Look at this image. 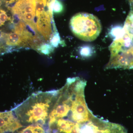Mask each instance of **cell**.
I'll return each instance as SVG.
<instances>
[{
	"label": "cell",
	"mask_w": 133,
	"mask_h": 133,
	"mask_svg": "<svg viewBox=\"0 0 133 133\" xmlns=\"http://www.w3.org/2000/svg\"><path fill=\"white\" fill-rule=\"evenodd\" d=\"M86 81L78 77L69 78L58 90L56 100L48 119V125L58 119L67 120L78 126L80 133H95L102 119L93 114L85 98Z\"/></svg>",
	"instance_id": "1"
},
{
	"label": "cell",
	"mask_w": 133,
	"mask_h": 133,
	"mask_svg": "<svg viewBox=\"0 0 133 133\" xmlns=\"http://www.w3.org/2000/svg\"><path fill=\"white\" fill-rule=\"evenodd\" d=\"M58 90L39 92L31 95L15 108V114L22 125L48 123L49 116L57 98Z\"/></svg>",
	"instance_id": "2"
},
{
	"label": "cell",
	"mask_w": 133,
	"mask_h": 133,
	"mask_svg": "<svg viewBox=\"0 0 133 133\" xmlns=\"http://www.w3.org/2000/svg\"><path fill=\"white\" fill-rule=\"evenodd\" d=\"M70 27L74 35L85 42L95 40L102 30L97 17L87 13H78L72 17L70 21Z\"/></svg>",
	"instance_id": "3"
},
{
	"label": "cell",
	"mask_w": 133,
	"mask_h": 133,
	"mask_svg": "<svg viewBox=\"0 0 133 133\" xmlns=\"http://www.w3.org/2000/svg\"><path fill=\"white\" fill-rule=\"evenodd\" d=\"M23 127L12 111L0 112V133L14 132Z\"/></svg>",
	"instance_id": "4"
},
{
	"label": "cell",
	"mask_w": 133,
	"mask_h": 133,
	"mask_svg": "<svg viewBox=\"0 0 133 133\" xmlns=\"http://www.w3.org/2000/svg\"><path fill=\"white\" fill-rule=\"evenodd\" d=\"M36 0H18L11 10L12 13L19 14L22 17L28 13L36 14Z\"/></svg>",
	"instance_id": "5"
},
{
	"label": "cell",
	"mask_w": 133,
	"mask_h": 133,
	"mask_svg": "<svg viewBox=\"0 0 133 133\" xmlns=\"http://www.w3.org/2000/svg\"><path fill=\"white\" fill-rule=\"evenodd\" d=\"M6 44L12 46H26L21 36L16 33L7 34Z\"/></svg>",
	"instance_id": "6"
},
{
	"label": "cell",
	"mask_w": 133,
	"mask_h": 133,
	"mask_svg": "<svg viewBox=\"0 0 133 133\" xmlns=\"http://www.w3.org/2000/svg\"><path fill=\"white\" fill-rule=\"evenodd\" d=\"M13 133H46L42 125L33 124L21 128Z\"/></svg>",
	"instance_id": "7"
},
{
	"label": "cell",
	"mask_w": 133,
	"mask_h": 133,
	"mask_svg": "<svg viewBox=\"0 0 133 133\" xmlns=\"http://www.w3.org/2000/svg\"><path fill=\"white\" fill-rule=\"evenodd\" d=\"M54 50L55 49L54 47H52L50 44L44 43L36 50H37L38 52L43 55L49 56L53 52Z\"/></svg>",
	"instance_id": "8"
},
{
	"label": "cell",
	"mask_w": 133,
	"mask_h": 133,
	"mask_svg": "<svg viewBox=\"0 0 133 133\" xmlns=\"http://www.w3.org/2000/svg\"><path fill=\"white\" fill-rule=\"evenodd\" d=\"M50 44L54 48H58L59 44H64L63 43V42L64 41L61 40V37L57 31L52 34L50 37Z\"/></svg>",
	"instance_id": "9"
},
{
	"label": "cell",
	"mask_w": 133,
	"mask_h": 133,
	"mask_svg": "<svg viewBox=\"0 0 133 133\" xmlns=\"http://www.w3.org/2000/svg\"><path fill=\"white\" fill-rule=\"evenodd\" d=\"M93 50L91 47L85 45L80 48L79 53L81 56L84 57H89L92 55Z\"/></svg>",
	"instance_id": "10"
},
{
	"label": "cell",
	"mask_w": 133,
	"mask_h": 133,
	"mask_svg": "<svg viewBox=\"0 0 133 133\" xmlns=\"http://www.w3.org/2000/svg\"><path fill=\"white\" fill-rule=\"evenodd\" d=\"M64 9V5L62 2L56 0L53 6V12L55 14H61Z\"/></svg>",
	"instance_id": "11"
},
{
	"label": "cell",
	"mask_w": 133,
	"mask_h": 133,
	"mask_svg": "<svg viewBox=\"0 0 133 133\" xmlns=\"http://www.w3.org/2000/svg\"><path fill=\"white\" fill-rule=\"evenodd\" d=\"M12 18L11 17L8 16L6 14V12L4 10L0 9V21L3 23H5L6 21H11Z\"/></svg>",
	"instance_id": "12"
},
{
	"label": "cell",
	"mask_w": 133,
	"mask_h": 133,
	"mask_svg": "<svg viewBox=\"0 0 133 133\" xmlns=\"http://www.w3.org/2000/svg\"><path fill=\"white\" fill-rule=\"evenodd\" d=\"M12 14V20L10 22L15 25H18L22 21L21 16L17 13H14Z\"/></svg>",
	"instance_id": "13"
},
{
	"label": "cell",
	"mask_w": 133,
	"mask_h": 133,
	"mask_svg": "<svg viewBox=\"0 0 133 133\" xmlns=\"http://www.w3.org/2000/svg\"><path fill=\"white\" fill-rule=\"evenodd\" d=\"M8 28L9 30L14 32L15 30L16 27V25L13 24V23L10 22V23H9V24H8Z\"/></svg>",
	"instance_id": "14"
},
{
	"label": "cell",
	"mask_w": 133,
	"mask_h": 133,
	"mask_svg": "<svg viewBox=\"0 0 133 133\" xmlns=\"http://www.w3.org/2000/svg\"><path fill=\"white\" fill-rule=\"evenodd\" d=\"M4 34H5V33L2 32V30H0V39H1V38H2V37L4 36Z\"/></svg>",
	"instance_id": "15"
},
{
	"label": "cell",
	"mask_w": 133,
	"mask_h": 133,
	"mask_svg": "<svg viewBox=\"0 0 133 133\" xmlns=\"http://www.w3.org/2000/svg\"><path fill=\"white\" fill-rule=\"evenodd\" d=\"M46 2H47V4H49V3L51 1H53V0H46Z\"/></svg>",
	"instance_id": "16"
},
{
	"label": "cell",
	"mask_w": 133,
	"mask_h": 133,
	"mask_svg": "<svg viewBox=\"0 0 133 133\" xmlns=\"http://www.w3.org/2000/svg\"><path fill=\"white\" fill-rule=\"evenodd\" d=\"M4 23H3L2 22L0 21V27H1V26H2L3 25H4Z\"/></svg>",
	"instance_id": "17"
},
{
	"label": "cell",
	"mask_w": 133,
	"mask_h": 133,
	"mask_svg": "<svg viewBox=\"0 0 133 133\" xmlns=\"http://www.w3.org/2000/svg\"><path fill=\"white\" fill-rule=\"evenodd\" d=\"M133 64V63H132V64H131V65H132V64ZM130 67H129V68H130Z\"/></svg>",
	"instance_id": "18"
},
{
	"label": "cell",
	"mask_w": 133,
	"mask_h": 133,
	"mask_svg": "<svg viewBox=\"0 0 133 133\" xmlns=\"http://www.w3.org/2000/svg\"><path fill=\"white\" fill-rule=\"evenodd\" d=\"M1 46H0V49H1Z\"/></svg>",
	"instance_id": "19"
}]
</instances>
